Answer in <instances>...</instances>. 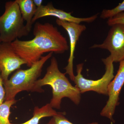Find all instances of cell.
Masks as SVG:
<instances>
[{
	"label": "cell",
	"instance_id": "6da1fadb",
	"mask_svg": "<svg viewBox=\"0 0 124 124\" xmlns=\"http://www.w3.org/2000/svg\"><path fill=\"white\" fill-rule=\"evenodd\" d=\"M34 38L28 40L17 39L10 43L16 53L31 67L47 53L62 54L69 49L66 38L57 27L50 23H36L33 28Z\"/></svg>",
	"mask_w": 124,
	"mask_h": 124
},
{
	"label": "cell",
	"instance_id": "7a4b0ae2",
	"mask_svg": "<svg viewBox=\"0 0 124 124\" xmlns=\"http://www.w3.org/2000/svg\"><path fill=\"white\" fill-rule=\"evenodd\" d=\"M65 75L59 70L56 58L52 57L44 77L35 82L33 92L43 93L44 91L42 86L49 85L52 88L53 93L49 104L53 108L60 109L62 99L64 98H68L78 105L80 102L81 93L77 87L71 84Z\"/></svg>",
	"mask_w": 124,
	"mask_h": 124
},
{
	"label": "cell",
	"instance_id": "3957f363",
	"mask_svg": "<svg viewBox=\"0 0 124 124\" xmlns=\"http://www.w3.org/2000/svg\"><path fill=\"white\" fill-rule=\"evenodd\" d=\"M53 53H49L28 69H18L10 79L3 81L5 91V101L15 99L18 93L26 91L33 92L34 84L41 75L46 61L52 57Z\"/></svg>",
	"mask_w": 124,
	"mask_h": 124
},
{
	"label": "cell",
	"instance_id": "277c9868",
	"mask_svg": "<svg viewBox=\"0 0 124 124\" xmlns=\"http://www.w3.org/2000/svg\"><path fill=\"white\" fill-rule=\"evenodd\" d=\"M15 1H7L4 13L0 17V42L11 43L26 36L29 32Z\"/></svg>",
	"mask_w": 124,
	"mask_h": 124
},
{
	"label": "cell",
	"instance_id": "5b68a950",
	"mask_svg": "<svg viewBox=\"0 0 124 124\" xmlns=\"http://www.w3.org/2000/svg\"><path fill=\"white\" fill-rule=\"evenodd\" d=\"M102 60L105 65L106 71L101 78L97 80L88 79L85 78L81 73L83 63L77 65V75L75 76L73 81L81 93L89 91H93L100 94L108 95V85L115 77L114 62L110 55Z\"/></svg>",
	"mask_w": 124,
	"mask_h": 124
},
{
	"label": "cell",
	"instance_id": "8992f818",
	"mask_svg": "<svg viewBox=\"0 0 124 124\" xmlns=\"http://www.w3.org/2000/svg\"><path fill=\"white\" fill-rule=\"evenodd\" d=\"M91 48L108 50L114 62L124 60V25L116 24L111 26L103 43L93 45Z\"/></svg>",
	"mask_w": 124,
	"mask_h": 124
},
{
	"label": "cell",
	"instance_id": "52a82bcc",
	"mask_svg": "<svg viewBox=\"0 0 124 124\" xmlns=\"http://www.w3.org/2000/svg\"><path fill=\"white\" fill-rule=\"evenodd\" d=\"M124 84V60L120 62L117 73L108 85V99L100 113L102 116L108 118L113 122V116L116 107L119 104L120 93Z\"/></svg>",
	"mask_w": 124,
	"mask_h": 124
},
{
	"label": "cell",
	"instance_id": "ba28073f",
	"mask_svg": "<svg viewBox=\"0 0 124 124\" xmlns=\"http://www.w3.org/2000/svg\"><path fill=\"white\" fill-rule=\"evenodd\" d=\"M25 64L26 62L16 53L10 43L0 44V70L3 81L8 79L11 73Z\"/></svg>",
	"mask_w": 124,
	"mask_h": 124
},
{
	"label": "cell",
	"instance_id": "9c48e42d",
	"mask_svg": "<svg viewBox=\"0 0 124 124\" xmlns=\"http://www.w3.org/2000/svg\"><path fill=\"white\" fill-rule=\"evenodd\" d=\"M56 23L58 26L62 27L67 31L70 41V55L67 65L64 69L65 74H68L72 80H74L75 75L73 71V62L76 46L77 41L82 33L85 31L86 27L84 24L76 23L69 22L56 19Z\"/></svg>",
	"mask_w": 124,
	"mask_h": 124
},
{
	"label": "cell",
	"instance_id": "30bf717a",
	"mask_svg": "<svg viewBox=\"0 0 124 124\" xmlns=\"http://www.w3.org/2000/svg\"><path fill=\"white\" fill-rule=\"evenodd\" d=\"M71 12L68 13L54 8L52 3H49L46 5H42L41 7L37 8L36 12L32 19V23L39 19L47 17L53 16L57 19L69 22L80 23H91L95 21L98 17V15L86 18H79L72 15Z\"/></svg>",
	"mask_w": 124,
	"mask_h": 124
},
{
	"label": "cell",
	"instance_id": "8fae6325",
	"mask_svg": "<svg viewBox=\"0 0 124 124\" xmlns=\"http://www.w3.org/2000/svg\"><path fill=\"white\" fill-rule=\"evenodd\" d=\"M15 1L18 5L23 19L26 22V27L30 32L33 24L32 21L35 14L37 8L34 4L33 0Z\"/></svg>",
	"mask_w": 124,
	"mask_h": 124
},
{
	"label": "cell",
	"instance_id": "7c38bea8",
	"mask_svg": "<svg viewBox=\"0 0 124 124\" xmlns=\"http://www.w3.org/2000/svg\"><path fill=\"white\" fill-rule=\"evenodd\" d=\"M57 113L51 107L49 103H47L40 108L38 107H35L33 116L26 122L21 124H39L40 120L42 118L50 116L53 117Z\"/></svg>",
	"mask_w": 124,
	"mask_h": 124
},
{
	"label": "cell",
	"instance_id": "4fadbf2b",
	"mask_svg": "<svg viewBox=\"0 0 124 124\" xmlns=\"http://www.w3.org/2000/svg\"><path fill=\"white\" fill-rule=\"evenodd\" d=\"M17 102L15 99L5 101L0 105V124H11L9 120L10 108Z\"/></svg>",
	"mask_w": 124,
	"mask_h": 124
},
{
	"label": "cell",
	"instance_id": "5bb4252c",
	"mask_svg": "<svg viewBox=\"0 0 124 124\" xmlns=\"http://www.w3.org/2000/svg\"><path fill=\"white\" fill-rule=\"evenodd\" d=\"M124 12V0L113 9L103 10L100 15V17L102 19H108Z\"/></svg>",
	"mask_w": 124,
	"mask_h": 124
},
{
	"label": "cell",
	"instance_id": "9a60e30c",
	"mask_svg": "<svg viewBox=\"0 0 124 124\" xmlns=\"http://www.w3.org/2000/svg\"><path fill=\"white\" fill-rule=\"evenodd\" d=\"M64 112H58L52 117L49 121L46 124H74L65 117ZM98 122H94L86 124H98Z\"/></svg>",
	"mask_w": 124,
	"mask_h": 124
},
{
	"label": "cell",
	"instance_id": "2e32d148",
	"mask_svg": "<svg viewBox=\"0 0 124 124\" xmlns=\"http://www.w3.org/2000/svg\"><path fill=\"white\" fill-rule=\"evenodd\" d=\"M107 23L108 25L111 27L116 24L124 25V12L108 19Z\"/></svg>",
	"mask_w": 124,
	"mask_h": 124
},
{
	"label": "cell",
	"instance_id": "e0dca14e",
	"mask_svg": "<svg viewBox=\"0 0 124 124\" xmlns=\"http://www.w3.org/2000/svg\"><path fill=\"white\" fill-rule=\"evenodd\" d=\"M3 81L1 76V71L0 70V105L3 103L5 97V91L3 87Z\"/></svg>",
	"mask_w": 124,
	"mask_h": 124
},
{
	"label": "cell",
	"instance_id": "ac0fdd59",
	"mask_svg": "<svg viewBox=\"0 0 124 124\" xmlns=\"http://www.w3.org/2000/svg\"><path fill=\"white\" fill-rule=\"evenodd\" d=\"M34 4L37 8H39L42 5L43 1L42 0H33Z\"/></svg>",
	"mask_w": 124,
	"mask_h": 124
},
{
	"label": "cell",
	"instance_id": "d6986e66",
	"mask_svg": "<svg viewBox=\"0 0 124 124\" xmlns=\"http://www.w3.org/2000/svg\"></svg>",
	"mask_w": 124,
	"mask_h": 124
}]
</instances>
